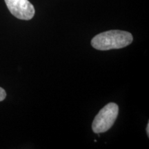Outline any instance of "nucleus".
<instances>
[{
	"instance_id": "nucleus-3",
	"label": "nucleus",
	"mask_w": 149,
	"mask_h": 149,
	"mask_svg": "<svg viewBox=\"0 0 149 149\" xmlns=\"http://www.w3.org/2000/svg\"><path fill=\"white\" fill-rule=\"evenodd\" d=\"M11 14L23 20H30L35 15V8L29 0H5Z\"/></svg>"
},
{
	"instance_id": "nucleus-4",
	"label": "nucleus",
	"mask_w": 149,
	"mask_h": 149,
	"mask_svg": "<svg viewBox=\"0 0 149 149\" xmlns=\"http://www.w3.org/2000/svg\"><path fill=\"white\" fill-rule=\"evenodd\" d=\"M6 93L4 89L0 87V102L3 101L6 98Z\"/></svg>"
},
{
	"instance_id": "nucleus-1",
	"label": "nucleus",
	"mask_w": 149,
	"mask_h": 149,
	"mask_svg": "<svg viewBox=\"0 0 149 149\" xmlns=\"http://www.w3.org/2000/svg\"><path fill=\"white\" fill-rule=\"evenodd\" d=\"M133 35L126 31L112 30L97 35L91 40V45L100 51L119 49L130 45L133 42Z\"/></svg>"
},
{
	"instance_id": "nucleus-2",
	"label": "nucleus",
	"mask_w": 149,
	"mask_h": 149,
	"mask_svg": "<svg viewBox=\"0 0 149 149\" xmlns=\"http://www.w3.org/2000/svg\"><path fill=\"white\" fill-rule=\"evenodd\" d=\"M119 107L115 103H109L100 110L93 122V130L95 133H102L109 130L116 120Z\"/></svg>"
},
{
	"instance_id": "nucleus-5",
	"label": "nucleus",
	"mask_w": 149,
	"mask_h": 149,
	"mask_svg": "<svg viewBox=\"0 0 149 149\" xmlns=\"http://www.w3.org/2000/svg\"><path fill=\"white\" fill-rule=\"evenodd\" d=\"M146 132H147V135H148V137H149V123H148V125H147Z\"/></svg>"
}]
</instances>
